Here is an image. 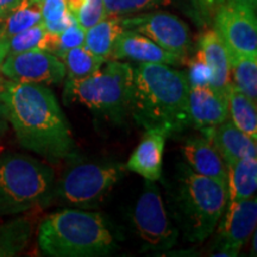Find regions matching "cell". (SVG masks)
Masks as SVG:
<instances>
[{
    "label": "cell",
    "instance_id": "obj_1",
    "mask_svg": "<svg viewBox=\"0 0 257 257\" xmlns=\"http://www.w3.org/2000/svg\"><path fill=\"white\" fill-rule=\"evenodd\" d=\"M0 102L6 121L24 149L53 163L75 156L68 120L47 86L10 80L3 85Z\"/></svg>",
    "mask_w": 257,
    "mask_h": 257
},
{
    "label": "cell",
    "instance_id": "obj_2",
    "mask_svg": "<svg viewBox=\"0 0 257 257\" xmlns=\"http://www.w3.org/2000/svg\"><path fill=\"white\" fill-rule=\"evenodd\" d=\"M187 74L165 63H140L134 68L130 114L146 130L167 136L191 126Z\"/></svg>",
    "mask_w": 257,
    "mask_h": 257
},
{
    "label": "cell",
    "instance_id": "obj_3",
    "mask_svg": "<svg viewBox=\"0 0 257 257\" xmlns=\"http://www.w3.org/2000/svg\"><path fill=\"white\" fill-rule=\"evenodd\" d=\"M169 207L178 230L189 243L206 240L223 217L229 201L227 182L197 174L179 163L168 186Z\"/></svg>",
    "mask_w": 257,
    "mask_h": 257
},
{
    "label": "cell",
    "instance_id": "obj_4",
    "mask_svg": "<svg viewBox=\"0 0 257 257\" xmlns=\"http://www.w3.org/2000/svg\"><path fill=\"white\" fill-rule=\"evenodd\" d=\"M38 248L53 257L108 256L118 248L101 214L67 207L54 212L38 227Z\"/></svg>",
    "mask_w": 257,
    "mask_h": 257
},
{
    "label": "cell",
    "instance_id": "obj_5",
    "mask_svg": "<svg viewBox=\"0 0 257 257\" xmlns=\"http://www.w3.org/2000/svg\"><path fill=\"white\" fill-rule=\"evenodd\" d=\"M134 68L126 62L110 61L104 68L64 87L67 105L80 102L106 119L121 123L131 112Z\"/></svg>",
    "mask_w": 257,
    "mask_h": 257
},
{
    "label": "cell",
    "instance_id": "obj_6",
    "mask_svg": "<svg viewBox=\"0 0 257 257\" xmlns=\"http://www.w3.org/2000/svg\"><path fill=\"white\" fill-rule=\"evenodd\" d=\"M54 170L18 153L0 155V217L24 213L50 202Z\"/></svg>",
    "mask_w": 257,
    "mask_h": 257
},
{
    "label": "cell",
    "instance_id": "obj_7",
    "mask_svg": "<svg viewBox=\"0 0 257 257\" xmlns=\"http://www.w3.org/2000/svg\"><path fill=\"white\" fill-rule=\"evenodd\" d=\"M124 175V166L112 161L80 162L64 173L54 184L50 201L55 199L66 206L94 208L110 195L112 189Z\"/></svg>",
    "mask_w": 257,
    "mask_h": 257
},
{
    "label": "cell",
    "instance_id": "obj_8",
    "mask_svg": "<svg viewBox=\"0 0 257 257\" xmlns=\"http://www.w3.org/2000/svg\"><path fill=\"white\" fill-rule=\"evenodd\" d=\"M133 224L143 250L166 251L178 242V227L170 219L159 187L150 180L144 181L143 191L135 205Z\"/></svg>",
    "mask_w": 257,
    "mask_h": 257
},
{
    "label": "cell",
    "instance_id": "obj_9",
    "mask_svg": "<svg viewBox=\"0 0 257 257\" xmlns=\"http://www.w3.org/2000/svg\"><path fill=\"white\" fill-rule=\"evenodd\" d=\"M124 30H133L155 42L169 53L186 59L192 48L188 25L178 16L166 11L140 12L120 17Z\"/></svg>",
    "mask_w": 257,
    "mask_h": 257
},
{
    "label": "cell",
    "instance_id": "obj_10",
    "mask_svg": "<svg viewBox=\"0 0 257 257\" xmlns=\"http://www.w3.org/2000/svg\"><path fill=\"white\" fill-rule=\"evenodd\" d=\"M214 28L227 53L257 57L255 10L225 2L214 12Z\"/></svg>",
    "mask_w": 257,
    "mask_h": 257
},
{
    "label": "cell",
    "instance_id": "obj_11",
    "mask_svg": "<svg viewBox=\"0 0 257 257\" xmlns=\"http://www.w3.org/2000/svg\"><path fill=\"white\" fill-rule=\"evenodd\" d=\"M0 73L11 81L59 85L66 78V67L60 57L47 50H30L9 54Z\"/></svg>",
    "mask_w": 257,
    "mask_h": 257
},
{
    "label": "cell",
    "instance_id": "obj_12",
    "mask_svg": "<svg viewBox=\"0 0 257 257\" xmlns=\"http://www.w3.org/2000/svg\"><path fill=\"white\" fill-rule=\"evenodd\" d=\"M214 244L216 256H237L256 230L257 199L255 197L226 206Z\"/></svg>",
    "mask_w": 257,
    "mask_h": 257
},
{
    "label": "cell",
    "instance_id": "obj_13",
    "mask_svg": "<svg viewBox=\"0 0 257 257\" xmlns=\"http://www.w3.org/2000/svg\"><path fill=\"white\" fill-rule=\"evenodd\" d=\"M111 56L114 60H131L140 63H165L178 66L185 59L169 53L157 46L155 42L133 30H124L118 35Z\"/></svg>",
    "mask_w": 257,
    "mask_h": 257
},
{
    "label": "cell",
    "instance_id": "obj_14",
    "mask_svg": "<svg viewBox=\"0 0 257 257\" xmlns=\"http://www.w3.org/2000/svg\"><path fill=\"white\" fill-rule=\"evenodd\" d=\"M189 117L191 126L204 130L214 127L230 119L227 94L211 86L189 88Z\"/></svg>",
    "mask_w": 257,
    "mask_h": 257
},
{
    "label": "cell",
    "instance_id": "obj_15",
    "mask_svg": "<svg viewBox=\"0 0 257 257\" xmlns=\"http://www.w3.org/2000/svg\"><path fill=\"white\" fill-rule=\"evenodd\" d=\"M201 134L213 144L226 166L245 157H257L256 141L239 130L230 119L214 127L204 128Z\"/></svg>",
    "mask_w": 257,
    "mask_h": 257
},
{
    "label": "cell",
    "instance_id": "obj_16",
    "mask_svg": "<svg viewBox=\"0 0 257 257\" xmlns=\"http://www.w3.org/2000/svg\"><path fill=\"white\" fill-rule=\"evenodd\" d=\"M167 137L160 130H146L125 168L141 175L144 180L159 181L162 176V159Z\"/></svg>",
    "mask_w": 257,
    "mask_h": 257
},
{
    "label": "cell",
    "instance_id": "obj_17",
    "mask_svg": "<svg viewBox=\"0 0 257 257\" xmlns=\"http://www.w3.org/2000/svg\"><path fill=\"white\" fill-rule=\"evenodd\" d=\"M186 163L197 174L227 182V166L205 136L186 138L181 146Z\"/></svg>",
    "mask_w": 257,
    "mask_h": 257
},
{
    "label": "cell",
    "instance_id": "obj_18",
    "mask_svg": "<svg viewBox=\"0 0 257 257\" xmlns=\"http://www.w3.org/2000/svg\"><path fill=\"white\" fill-rule=\"evenodd\" d=\"M197 55L210 67L212 72L211 87L227 94V88L232 83L229 53L216 30L206 31L200 37Z\"/></svg>",
    "mask_w": 257,
    "mask_h": 257
},
{
    "label": "cell",
    "instance_id": "obj_19",
    "mask_svg": "<svg viewBox=\"0 0 257 257\" xmlns=\"http://www.w3.org/2000/svg\"><path fill=\"white\" fill-rule=\"evenodd\" d=\"M227 206L256 195L257 157H245L227 166Z\"/></svg>",
    "mask_w": 257,
    "mask_h": 257
},
{
    "label": "cell",
    "instance_id": "obj_20",
    "mask_svg": "<svg viewBox=\"0 0 257 257\" xmlns=\"http://www.w3.org/2000/svg\"><path fill=\"white\" fill-rule=\"evenodd\" d=\"M121 31L123 28L120 25V17L107 16L104 21L86 30L83 47L87 48L94 55L107 60V57L111 56L114 42Z\"/></svg>",
    "mask_w": 257,
    "mask_h": 257
},
{
    "label": "cell",
    "instance_id": "obj_21",
    "mask_svg": "<svg viewBox=\"0 0 257 257\" xmlns=\"http://www.w3.org/2000/svg\"><path fill=\"white\" fill-rule=\"evenodd\" d=\"M227 100L231 121L253 141H257L256 102L234 87L232 83L227 88Z\"/></svg>",
    "mask_w": 257,
    "mask_h": 257
},
{
    "label": "cell",
    "instance_id": "obj_22",
    "mask_svg": "<svg viewBox=\"0 0 257 257\" xmlns=\"http://www.w3.org/2000/svg\"><path fill=\"white\" fill-rule=\"evenodd\" d=\"M61 60L66 67V85L81 81V80L93 75L106 62L105 59L94 55L83 46L66 51Z\"/></svg>",
    "mask_w": 257,
    "mask_h": 257
},
{
    "label": "cell",
    "instance_id": "obj_23",
    "mask_svg": "<svg viewBox=\"0 0 257 257\" xmlns=\"http://www.w3.org/2000/svg\"><path fill=\"white\" fill-rule=\"evenodd\" d=\"M0 25V40L8 42L19 32L42 23L41 5L23 0L15 10H12Z\"/></svg>",
    "mask_w": 257,
    "mask_h": 257
},
{
    "label": "cell",
    "instance_id": "obj_24",
    "mask_svg": "<svg viewBox=\"0 0 257 257\" xmlns=\"http://www.w3.org/2000/svg\"><path fill=\"white\" fill-rule=\"evenodd\" d=\"M31 223L27 218H16L0 224V257L18 255L28 245Z\"/></svg>",
    "mask_w": 257,
    "mask_h": 257
},
{
    "label": "cell",
    "instance_id": "obj_25",
    "mask_svg": "<svg viewBox=\"0 0 257 257\" xmlns=\"http://www.w3.org/2000/svg\"><path fill=\"white\" fill-rule=\"evenodd\" d=\"M229 60L232 85L257 102V57L229 53Z\"/></svg>",
    "mask_w": 257,
    "mask_h": 257
},
{
    "label": "cell",
    "instance_id": "obj_26",
    "mask_svg": "<svg viewBox=\"0 0 257 257\" xmlns=\"http://www.w3.org/2000/svg\"><path fill=\"white\" fill-rule=\"evenodd\" d=\"M54 34L47 31L43 23H40L27 30L19 32L11 38H9L8 55L9 54L23 53L30 50H47L49 51L53 44Z\"/></svg>",
    "mask_w": 257,
    "mask_h": 257
},
{
    "label": "cell",
    "instance_id": "obj_27",
    "mask_svg": "<svg viewBox=\"0 0 257 257\" xmlns=\"http://www.w3.org/2000/svg\"><path fill=\"white\" fill-rule=\"evenodd\" d=\"M42 23L48 32L60 35L76 21L67 8L66 0H43L41 3Z\"/></svg>",
    "mask_w": 257,
    "mask_h": 257
},
{
    "label": "cell",
    "instance_id": "obj_28",
    "mask_svg": "<svg viewBox=\"0 0 257 257\" xmlns=\"http://www.w3.org/2000/svg\"><path fill=\"white\" fill-rule=\"evenodd\" d=\"M184 2L185 0H104L107 15L117 17L178 5Z\"/></svg>",
    "mask_w": 257,
    "mask_h": 257
},
{
    "label": "cell",
    "instance_id": "obj_29",
    "mask_svg": "<svg viewBox=\"0 0 257 257\" xmlns=\"http://www.w3.org/2000/svg\"><path fill=\"white\" fill-rule=\"evenodd\" d=\"M104 0H85L75 16L76 22L83 30L92 28L107 17Z\"/></svg>",
    "mask_w": 257,
    "mask_h": 257
},
{
    "label": "cell",
    "instance_id": "obj_30",
    "mask_svg": "<svg viewBox=\"0 0 257 257\" xmlns=\"http://www.w3.org/2000/svg\"><path fill=\"white\" fill-rule=\"evenodd\" d=\"M85 34L86 30H83L78 24V22L75 21L66 30H63L60 35H57L56 44L55 48H54L53 54L61 59L66 51L73 49V48L83 46Z\"/></svg>",
    "mask_w": 257,
    "mask_h": 257
},
{
    "label": "cell",
    "instance_id": "obj_31",
    "mask_svg": "<svg viewBox=\"0 0 257 257\" xmlns=\"http://www.w3.org/2000/svg\"><path fill=\"white\" fill-rule=\"evenodd\" d=\"M187 78L189 82V87L211 86L212 72L210 67L207 66V63L197 55L191 62H189Z\"/></svg>",
    "mask_w": 257,
    "mask_h": 257
},
{
    "label": "cell",
    "instance_id": "obj_32",
    "mask_svg": "<svg viewBox=\"0 0 257 257\" xmlns=\"http://www.w3.org/2000/svg\"><path fill=\"white\" fill-rule=\"evenodd\" d=\"M23 0H0V21L4 19L12 10H15Z\"/></svg>",
    "mask_w": 257,
    "mask_h": 257
},
{
    "label": "cell",
    "instance_id": "obj_33",
    "mask_svg": "<svg viewBox=\"0 0 257 257\" xmlns=\"http://www.w3.org/2000/svg\"><path fill=\"white\" fill-rule=\"evenodd\" d=\"M198 2L205 12H207V14H214L216 10L223 3H225V0H198Z\"/></svg>",
    "mask_w": 257,
    "mask_h": 257
},
{
    "label": "cell",
    "instance_id": "obj_34",
    "mask_svg": "<svg viewBox=\"0 0 257 257\" xmlns=\"http://www.w3.org/2000/svg\"><path fill=\"white\" fill-rule=\"evenodd\" d=\"M83 2H85V0H66L68 11L74 16V17H75L76 14L79 12V10L82 6Z\"/></svg>",
    "mask_w": 257,
    "mask_h": 257
},
{
    "label": "cell",
    "instance_id": "obj_35",
    "mask_svg": "<svg viewBox=\"0 0 257 257\" xmlns=\"http://www.w3.org/2000/svg\"><path fill=\"white\" fill-rule=\"evenodd\" d=\"M225 2L229 3H233V4H239V5H244L248 6V8L255 10L256 11V6H257V0H225Z\"/></svg>",
    "mask_w": 257,
    "mask_h": 257
},
{
    "label": "cell",
    "instance_id": "obj_36",
    "mask_svg": "<svg viewBox=\"0 0 257 257\" xmlns=\"http://www.w3.org/2000/svg\"><path fill=\"white\" fill-rule=\"evenodd\" d=\"M6 55H8V44H6V42L0 40V67H2V63L5 60Z\"/></svg>",
    "mask_w": 257,
    "mask_h": 257
},
{
    "label": "cell",
    "instance_id": "obj_37",
    "mask_svg": "<svg viewBox=\"0 0 257 257\" xmlns=\"http://www.w3.org/2000/svg\"><path fill=\"white\" fill-rule=\"evenodd\" d=\"M5 121L6 119H5L4 112H3V106H2V102H0V131L5 127Z\"/></svg>",
    "mask_w": 257,
    "mask_h": 257
},
{
    "label": "cell",
    "instance_id": "obj_38",
    "mask_svg": "<svg viewBox=\"0 0 257 257\" xmlns=\"http://www.w3.org/2000/svg\"><path fill=\"white\" fill-rule=\"evenodd\" d=\"M29 2H31V3H35V4H40V5H41V3L43 2V0H29Z\"/></svg>",
    "mask_w": 257,
    "mask_h": 257
},
{
    "label": "cell",
    "instance_id": "obj_39",
    "mask_svg": "<svg viewBox=\"0 0 257 257\" xmlns=\"http://www.w3.org/2000/svg\"><path fill=\"white\" fill-rule=\"evenodd\" d=\"M3 85H4V81H3V80L0 79V91H2V88H3Z\"/></svg>",
    "mask_w": 257,
    "mask_h": 257
}]
</instances>
